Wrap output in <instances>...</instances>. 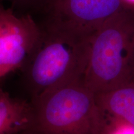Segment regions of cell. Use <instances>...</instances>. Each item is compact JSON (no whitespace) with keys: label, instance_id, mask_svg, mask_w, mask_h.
I'll list each match as a JSON object with an SVG mask.
<instances>
[{"label":"cell","instance_id":"1","mask_svg":"<svg viewBox=\"0 0 134 134\" xmlns=\"http://www.w3.org/2000/svg\"><path fill=\"white\" fill-rule=\"evenodd\" d=\"M134 81V8L127 7L90 38L83 82L95 94Z\"/></svg>","mask_w":134,"mask_h":134},{"label":"cell","instance_id":"2","mask_svg":"<svg viewBox=\"0 0 134 134\" xmlns=\"http://www.w3.org/2000/svg\"><path fill=\"white\" fill-rule=\"evenodd\" d=\"M33 124L40 134H104L109 119L96 94L83 81L65 84L33 98Z\"/></svg>","mask_w":134,"mask_h":134},{"label":"cell","instance_id":"3","mask_svg":"<svg viewBox=\"0 0 134 134\" xmlns=\"http://www.w3.org/2000/svg\"><path fill=\"white\" fill-rule=\"evenodd\" d=\"M43 30L37 49L23 70L33 98L65 84L83 81L89 39Z\"/></svg>","mask_w":134,"mask_h":134},{"label":"cell","instance_id":"4","mask_svg":"<svg viewBox=\"0 0 134 134\" xmlns=\"http://www.w3.org/2000/svg\"><path fill=\"white\" fill-rule=\"evenodd\" d=\"M43 30L81 39L127 7L123 0H43Z\"/></svg>","mask_w":134,"mask_h":134},{"label":"cell","instance_id":"5","mask_svg":"<svg viewBox=\"0 0 134 134\" xmlns=\"http://www.w3.org/2000/svg\"><path fill=\"white\" fill-rule=\"evenodd\" d=\"M42 37V28L31 15L18 16L0 3V78L23 70Z\"/></svg>","mask_w":134,"mask_h":134},{"label":"cell","instance_id":"6","mask_svg":"<svg viewBox=\"0 0 134 134\" xmlns=\"http://www.w3.org/2000/svg\"><path fill=\"white\" fill-rule=\"evenodd\" d=\"M96 96L108 119L134 127V81L97 93Z\"/></svg>","mask_w":134,"mask_h":134},{"label":"cell","instance_id":"7","mask_svg":"<svg viewBox=\"0 0 134 134\" xmlns=\"http://www.w3.org/2000/svg\"><path fill=\"white\" fill-rule=\"evenodd\" d=\"M33 119L32 103L13 98L0 90V134H18L31 130Z\"/></svg>","mask_w":134,"mask_h":134},{"label":"cell","instance_id":"8","mask_svg":"<svg viewBox=\"0 0 134 134\" xmlns=\"http://www.w3.org/2000/svg\"><path fill=\"white\" fill-rule=\"evenodd\" d=\"M3 1H8L13 3L14 4L19 5V6H29L34 4L41 2L42 0H0V3Z\"/></svg>","mask_w":134,"mask_h":134},{"label":"cell","instance_id":"9","mask_svg":"<svg viewBox=\"0 0 134 134\" xmlns=\"http://www.w3.org/2000/svg\"><path fill=\"white\" fill-rule=\"evenodd\" d=\"M127 7L134 8V0H123Z\"/></svg>","mask_w":134,"mask_h":134},{"label":"cell","instance_id":"10","mask_svg":"<svg viewBox=\"0 0 134 134\" xmlns=\"http://www.w3.org/2000/svg\"><path fill=\"white\" fill-rule=\"evenodd\" d=\"M18 134H40L37 133V132H34L33 131V130H26V131H24V132H22L21 133H19Z\"/></svg>","mask_w":134,"mask_h":134}]
</instances>
